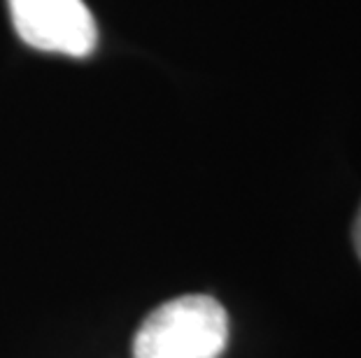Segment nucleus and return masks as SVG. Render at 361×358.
<instances>
[{
	"mask_svg": "<svg viewBox=\"0 0 361 358\" xmlns=\"http://www.w3.org/2000/svg\"><path fill=\"white\" fill-rule=\"evenodd\" d=\"M226 342V309L210 295H180L142 321L133 358H219Z\"/></svg>",
	"mask_w": 361,
	"mask_h": 358,
	"instance_id": "obj_1",
	"label": "nucleus"
},
{
	"mask_svg": "<svg viewBox=\"0 0 361 358\" xmlns=\"http://www.w3.org/2000/svg\"><path fill=\"white\" fill-rule=\"evenodd\" d=\"M14 30L30 47L84 58L96 49L98 30L84 0H7Z\"/></svg>",
	"mask_w": 361,
	"mask_h": 358,
	"instance_id": "obj_2",
	"label": "nucleus"
},
{
	"mask_svg": "<svg viewBox=\"0 0 361 358\" xmlns=\"http://www.w3.org/2000/svg\"><path fill=\"white\" fill-rule=\"evenodd\" d=\"M355 249H357V254L361 258V210H359L357 221H355Z\"/></svg>",
	"mask_w": 361,
	"mask_h": 358,
	"instance_id": "obj_3",
	"label": "nucleus"
}]
</instances>
